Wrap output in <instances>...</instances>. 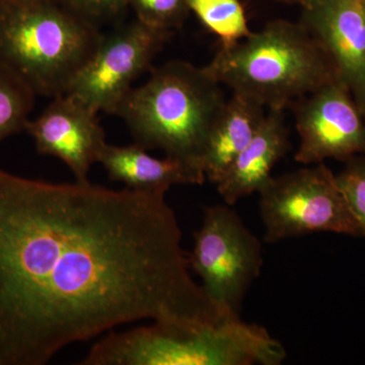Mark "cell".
Returning <instances> with one entry per match:
<instances>
[{"instance_id": "cell-11", "label": "cell", "mask_w": 365, "mask_h": 365, "mask_svg": "<svg viewBox=\"0 0 365 365\" xmlns=\"http://www.w3.org/2000/svg\"><path fill=\"white\" fill-rule=\"evenodd\" d=\"M98 114L71 96H57L39 117L29 120L26 132L38 153L59 158L76 182H88L91 165L107 144Z\"/></svg>"}, {"instance_id": "cell-21", "label": "cell", "mask_w": 365, "mask_h": 365, "mask_svg": "<svg viewBox=\"0 0 365 365\" xmlns=\"http://www.w3.org/2000/svg\"><path fill=\"white\" fill-rule=\"evenodd\" d=\"M277 1L282 2V4H290V6H302L306 0H277Z\"/></svg>"}, {"instance_id": "cell-18", "label": "cell", "mask_w": 365, "mask_h": 365, "mask_svg": "<svg viewBox=\"0 0 365 365\" xmlns=\"http://www.w3.org/2000/svg\"><path fill=\"white\" fill-rule=\"evenodd\" d=\"M344 169L336 175L355 220L365 237V155H355L345 160Z\"/></svg>"}, {"instance_id": "cell-20", "label": "cell", "mask_w": 365, "mask_h": 365, "mask_svg": "<svg viewBox=\"0 0 365 365\" xmlns=\"http://www.w3.org/2000/svg\"><path fill=\"white\" fill-rule=\"evenodd\" d=\"M33 1H37V0H0V4H23Z\"/></svg>"}, {"instance_id": "cell-10", "label": "cell", "mask_w": 365, "mask_h": 365, "mask_svg": "<svg viewBox=\"0 0 365 365\" xmlns=\"http://www.w3.org/2000/svg\"><path fill=\"white\" fill-rule=\"evenodd\" d=\"M302 24L332 60L365 117V0H306Z\"/></svg>"}, {"instance_id": "cell-5", "label": "cell", "mask_w": 365, "mask_h": 365, "mask_svg": "<svg viewBox=\"0 0 365 365\" xmlns=\"http://www.w3.org/2000/svg\"><path fill=\"white\" fill-rule=\"evenodd\" d=\"M102 38L95 23L58 0L0 4V63L37 95H66Z\"/></svg>"}, {"instance_id": "cell-7", "label": "cell", "mask_w": 365, "mask_h": 365, "mask_svg": "<svg viewBox=\"0 0 365 365\" xmlns=\"http://www.w3.org/2000/svg\"><path fill=\"white\" fill-rule=\"evenodd\" d=\"M188 262L215 307L239 314L247 292L260 276L263 249L232 205L207 206L202 225L194 232Z\"/></svg>"}, {"instance_id": "cell-12", "label": "cell", "mask_w": 365, "mask_h": 365, "mask_svg": "<svg viewBox=\"0 0 365 365\" xmlns=\"http://www.w3.org/2000/svg\"><path fill=\"white\" fill-rule=\"evenodd\" d=\"M289 150L284 110H268L253 139L216 184L225 204L232 206L244 197L259 193Z\"/></svg>"}, {"instance_id": "cell-14", "label": "cell", "mask_w": 365, "mask_h": 365, "mask_svg": "<svg viewBox=\"0 0 365 365\" xmlns=\"http://www.w3.org/2000/svg\"><path fill=\"white\" fill-rule=\"evenodd\" d=\"M256 101L232 93L209 134L202 157L206 180L217 184L253 139L266 115Z\"/></svg>"}, {"instance_id": "cell-16", "label": "cell", "mask_w": 365, "mask_h": 365, "mask_svg": "<svg viewBox=\"0 0 365 365\" xmlns=\"http://www.w3.org/2000/svg\"><path fill=\"white\" fill-rule=\"evenodd\" d=\"M37 93L13 69L0 63V143L26 131Z\"/></svg>"}, {"instance_id": "cell-2", "label": "cell", "mask_w": 365, "mask_h": 365, "mask_svg": "<svg viewBox=\"0 0 365 365\" xmlns=\"http://www.w3.org/2000/svg\"><path fill=\"white\" fill-rule=\"evenodd\" d=\"M287 351L240 314L210 321H155L98 340L81 365H279Z\"/></svg>"}, {"instance_id": "cell-19", "label": "cell", "mask_w": 365, "mask_h": 365, "mask_svg": "<svg viewBox=\"0 0 365 365\" xmlns=\"http://www.w3.org/2000/svg\"><path fill=\"white\" fill-rule=\"evenodd\" d=\"M67 9L86 19L97 23L108 20L123 13L129 6L128 0H58Z\"/></svg>"}, {"instance_id": "cell-13", "label": "cell", "mask_w": 365, "mask_h": 365, "mask_svg": "<svg viewBox=\"0 0 365 365\" xmlns=\"http://www.w3.org/2000/svg\"><path fill=\"white\" fill-rule=\"evenodd\" d=\"M98 163L112 181L139 191L168 192L175 185H202L206 181L202 170L175 158L153 157L137 143L127 146L107 143Z\"/></svg>"}, {"instance_id": "cell-6", "label": "cell", "mask_w": 365, "mask_h": 365, "mask_svg": "<svg viewBox=\"0 0 365 365\" xmlns=\"http://www.w3.org/2000/svg\"><path fill=\"white\" fill-rule=\"evenodd\" d=\"M259 195L264 240L270 244L316 232L362 237L336 175L324 163L272 176Z\"/></svg>"}, {"instance_id": "cell-17", "label": "cell", "mask_w": 365, "mask_h": 365, "mask_svg": "<svg viewBox=\"0 0 365 365\" xmlns=\"http://www.w3.org/2000/svg\"><path fill=\"white\" fill-rule=\"evenodd\" d=\"M128 4L136 20L163 32L174 33L190 14L188 0H128Z\"/></svg>"}, {"instance_id": "cell-1", "label": "cell", "mask_w": 365, "mask_h": 365, "mask_svg": "<svg viewBox=\"0 0 365 365\" xmlns=\"http://www.w3.org/2000/svg\"><path fill=\"white\" fill-rule=\"evenodd\" d=\"M165 194L0 169V365H45L140 319L222 316L192 277Z\"/></svg>"}, {"instance_id": "cell-15", "label": "cell", "mask_w": 365, "mask_h": 365, "mask_svg": "<svg viewBox=\"0 0 365 365\" xmlns=\"http://www.w3.org/2000/svg\"><path fill=\"white\" fill-rule=\"evenodd\" d=\"M188 4L190 11L218 37L222 47L237 44L252 34L240 0H188Z\"/></svg>"}, {"instance_id": "cell-3", "label": "cell", "mask_w": 365, "mask_h": 365, "mask_svg": "<svg viewBox=\"0 0 365 365\" xmlns=\"http://www.w3.org/2000/svg\"><path fill=\"white\" fill-rule=\"evenodd\" d=\"M220 86L205 66L167 62L151 67L145 83L129 91L115 115L124 120L135 143L203 172L209 134L227 101Z\"/></svg>"}, {"instance_id": "cell-4", "label": "cell", "mask_w": 365, "mask_h": 365, "mask_svg": "<svg viewBox=\"0 0 365 365\" xmlns=\"http://www.w3.org/2000/svg\"><path fill=\"white\" fill-rule=\"evenodd\" d=\"M232 93L284 110L339 79L332 60L300 21H270L237 44L220 46L205 66Z\"/></svg>"}, {"instance_id": "cell-9", "label": "cell", "mask_w": 365, "mask_h": 365, "mask_svg": "<svg viewBox=\"0 0 365 365\" xmlns=\"http://www.w3.org/2000/svg\"><path fill=\"white\" fill-rule=\"evenodd\" d=\"M294 108L299 145L294 160L304 165L329 158L365 155V117L347 86L334 81L299 98Z\"/></svg>"}, {"instance_id": "cell-8", "label": "cell", "mask_w": 365, "mask_h": 365, "mask_svg": "<svg viewBox=\"0 0 365 365\" xmlns=\"http://www.w3.org/2000/svg\"><path fill=\"white\" fill-rule=\"evenodd\" d=\"M172 35L138 20L103 35L93 56L72 81L66 95L93 111L115 115L132 83L151 68L153 59Z\"/></svg>"}]
</instances>
